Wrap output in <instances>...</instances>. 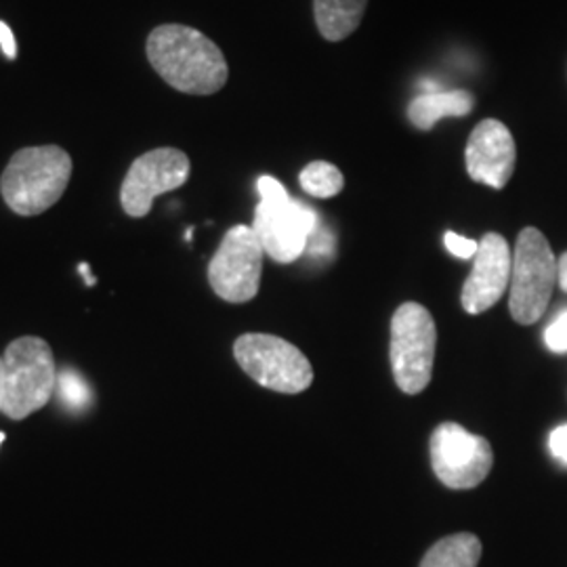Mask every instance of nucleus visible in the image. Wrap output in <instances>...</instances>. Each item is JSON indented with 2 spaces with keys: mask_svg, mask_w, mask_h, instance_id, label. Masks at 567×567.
Wrapping results in <instances>:
<instances>
[{
  "mask_svg": "<svg viewBox=\"0 0 567 567\" xmlns=\"http://www.w3.org/2000/svg\"><path fill=\"white\" fill-rule=\"evenodd\" d=\"M147 60L168 86L187 95H213L229 76L224 51L203 32L164 23L147 37Z\"/></svg>",
  "mask_w": 567,
  "mask_h": 567,
  "instance_id": "nucleus-1",
  "label": "nucleus"
},
{
  "mask_svg": "<svg viewBox=\"0 0 567 567\" xmlns=\"http://www.w3.org/2000/svg\"><path fill=\"white\" fill-rule=\"evenodd\" d=\"M72 177V158L60 145L23 147L0 177V194L21 217H37L60 203Z\"/></svg>",
  "mask_w": 567,
  "mask_h": 567,
  "instance_id": "nucleus-2",
  "label": "nucleus"
},
{
  "mask_svg": "<svg viewBox=\"0 0 567 567\" xmlns=\"http://www.w3.org/2000/svg\"><path fill=\"white\" fill-rule=\"evenodd\" d=\"M4 393L2 414L23 421L49 404L58 386V365L49 343L41 337H20L2 353Z\"/></svg>",
  "mask_w": 567,
  "mask_h": 567,
  "instance_id": "nucleus-3",
  "label": "nucleus"
},
{
  "mask_svg": "<svg viewBox=\"0 0 567 567\" xmlns=\"http://www.w3.org/2000/svg\"><path fill=\"white\" fill-rule=\"evenodd\" d=\"M557 284V259L547 238L536 229L526 227L513 252L511 297L508 307L517 324L538 322L547 311L553 288Z\"/></svg>",
  "mask_w": 567,
  "mask_h": 567,
  "instance_id": "nucleus-4",
  "label": "nucleus"
},
{
  "mask_svg": "<svg viewBox=\"0 0 567 567\" xmlns=\"http://www.w3.org/2000/svg\"><path fill=\"white\" fill-rule=\"evenodd\" d=\"M437 330L423 305L404 303L391 322V365L398 386L416 395L431 383Z\"/></svg>",
  "mask_w": 567,
  "mask_h": 567,
  "instance_id": "nucleus-5",
  "label": "nucleus"
},
{
  "mask_svg": "<svg viewBox=\"0 0 567 567\" xmlns=\"http://www.w3.org/2000/svg\"><path fill=\"white\" fill-rule=\"evenodd\" d=\"M234 355L252 381L278 393H301L313 381L303 351L280 337L243 334L234 343Z\"/></svg>",
  "mask_w": 567,
  "mask_h": 567,
  "instance_id": "nucleus-6",
  "label": "nucleus"
},
{
  "mask_svg": "<svg viewBox=\"0 0 567 567\" xmlns=\"http://www.w3.org/2000/svg\"><path fill=\"white\" fill-rule=\"evenodd\" d=\"M264 255V246L252 227H231L208 265V282L215 295L227 303L252 301L261 286Z\"/></svg>",
  "mask_w": 567,
  "mask_h": 567,
  "instance_id": "nucleus-7",
  "label": "nucleus"
},
{
  "mask_svg": "<svg viewBox=\"0 0 567 567\" xmlns=\"http://www.w3.org/2000/svg\"><path fill=\"white\" fill-rule=\"evenodd\" d=\"M431 465L444 486L468 489L486 480L494 454L484 437L456 423H444L431 435Z\"/></svg>",
  "mask_w": 567,
  "mask_h": 567,
  "instance_id": "nucleus-8",
  "label": "nucleus"
},
{
  "mask_svg": "<svg viewBox=\"0 0 567 567\" xmlns=\"http://www.w3.org/2000/svg\"><path fill=\"white\" fill-rule=\"evenodd\" d=\"M192 164L177 147H158L145 152L131 164L121 187L122 210L142 219L150 215L154 200L166 192L182 187L189 179Z\"/></svg>",
  "mask_w": 567,
  "mask_h": 567,
  "instance_id": "nucleus-9",
  "label": "nucleus"
},
{
  "mask_svg": "<svg viewBox=\"0 0 567 567\" xmlns=\"http://www.w3.org/2000/svg\"><path fill=\"white\" fill-rule=\"evenodd\" d=\"M318 225V215L311 206L288 196L278 203L261 200L255 210L252 231L267 257L276 264H292L307 250Z\"/></svg>",
  "mask_w": 567,
  "mask_h": 567,
  "instance_id": "nucleus-10",
  "label": "nucleus"
},
{
  "mask_svg": "<svg viewBox=\"0 0 567 567\" xmlns=\"http://www.w3.org/2000/svg\"><path fill=\"white\" fill-rule=\"evenodd\" d=\"M513 255L501 234H486L473 257V271L468 274L461 303L466 313H484L498 303L511 284Z\"/></svg>",
  "mask_w": 567,
  "mask_h": 567,
  "instance_id": "nucleus-11",
  "label": "nucleus"
},
{
  "mask_svg": "<svg viewBox=\"0 0 567 567\" xmlns=\"http://www.w3.org/2000/svg\"><path fill=\"white\" fill-rule=\"evenodd\" d=\"M466 173L473 182L503 189L513 177L517 147L501 121H482L471 133L465 152Z\"/></svg>",
  "mask_w": 567,
  "mask_h": 567,
  "instance_id": "nucleus-12",
  "label": "nucleus"
},
{
  "mask_svg": "<svg viewBox=\"0 0 567 567\" xmlns=\"http://www.w3.org/2000/svg\"><path fill=\"white\" fill-rule=\"evenodd\" d=\"M473 107L468 91H431L408 105V118L419 131H431L442 118H465Z\"/></svg>",
  "mask_w": 567,
  "mask_h": 567,
  "instance_id": "nucleus-13",
  "label": "nucleus"
},
{
  "mask_svg": "<svg viewBox=\"0 0 567 567\" xmlns=\"http://www.w3.org/2000/svg\"><path fill=\"white\" fill-rule=\"evenodd\" d=\"M368 0H313V18L326 41L351 37L364 20Z\"/></svg>",
  "mask_w": 567,
  "mask_h": 567,
  "instance_id": "nucleus-14",
  "label": "nucleus"
},
{
  "mask_svg": "<svg viewBox=\"0 0 567 567\" xmlns=\"http://www.w3.org/2000/svg\"><path fill=\"white\" fill-rule=\"evenodd\" d=\"M482 543L473 534H454L426 550L421 567H477Z\"/></svg>",
  "mask_w": 567,
  "mask_h": 567,
  "instance_id": "nucleus-15",
  "label": "nucleus"
},
{
  "mask_svg": "<svg viewBox=\"0 0 567 567\" xmlns=\"http://www.w3.org/2000/svg\"><path fill=\"white\" fill-rule=\"evenodd\" d=\"M301 187L305 189V194L313 196V198H334L343 192V173L334 166V164L318 163L307 164L303 171H301Z\"/></svg>",
  "mask_w": 567,
  "mask_h": 567,
  "instance_id": "nucleus-16",
  "label": "nucleus"
},
{
  "mask_svg": "<svg viewBox=\"0 0 567 567\" xmlns=\"http://www.w3.org/2000/svg\"><path fill=\"white\" fill-rule=\"evenodd\" d=\"M60 391L61 400L65 402L68 408H84L89 404V389L84 385L81 377L74 372V370H63L58 374V386Z\"/></svg>",
  "mask_w": 567,
  "mask_h": 567,
  "instance_id": "nucleus-17",
  "label": "nucleus"
},
{
  "mask_svg": "<svg viewBox=\"0 0 567 567\" xmlns=\"http://www.w3.org/2000/svg\"><path fill=\"white\" fill-rule=\"evenodd\" d=\"M545 343L550 351L555 353H566L567 351V311L559 313L555 322L548 326L545 332Z\"/></svg>",
  "mask_w": 567,
  "mask_h": 567,
  "instance_id": "nucleus-18",
  "label": "nucleus"
},
{
  "mask_svg": "<svg viewBox=\"0 0 567 567\" xmlns=\"http://www.w3.org/2000/svg\"><path fill=\"white\" fill-rule=\"evenodd\" d=\"M444 243H446L447 250L458 259H473L480 248V244L468 240L465 236H458L454 231H447Z\"/></svg>",
  "mask_w": 567,
  "mask_h": 567,
  "instance_id": "nucleus-19",
  "label": "nucleus"
},
{
  "mask_svg": "<svg viewBox=\"0 0 567 567\" xmlns=\"http://www.w3.org/2000/svg\"><path fill=\"white\" fill-rule=\"evenodd\" d=\"M257 189H259V196H261L264 203H278V200L288 198V192L284 189L282 183L274 179V177H269V175L259 177Z\"/></svg>",
  "mask_w": 567,
  "mask_h": 567,
  "instance_id": "nucleus-20",
  "label": "nucleus"
},
{
  "mask_svg": "<svg viewBox=\"0 0 567 567\" xmlns=\"http://www.w3.org/2000/svg\"><path fill=\"white\" fill-rule=\"evenodd\" d=\"M307 250H311L313 255H332L334 252V238H332V234L326 227L318 225V229L309 238Z\"/></svg>",
  "mask_w": 567,
  "mask_h": 567,
  "instance_id": "nucleus-21",
  "label": "nucleus"
},
{
  "mask_svg": "<svg viewBox=\"0 0 567 567\" xmlns=\"http://www.w3.org/2000/svg\"><path fill=\"white\" fill-rule=\"evenodd\" d=\"M0 47H2V53H4L9 60H16V58H18V42H16V37H13V32H11V28H9L4 21H0Z\"/></svg>",
  "mask_w": 567,
  "mask_h": 567,
  "instance_id": "nucleus-22",
  "label": "nucleus"
},
{
  "mask_svg": "<svg viewBox=\"0 0 567 567\" xmlns=\"http://www.w3.org/2000/svg\"><path fill=\"white\" fill-rule=\"evenodd\" d=\"M550 450H553V454L559 461L567 463V425L559 426V429L553 431V435H550Z\"/></svg>",
  "mask_w": 567,
  "mask_h": 567,
  "instance_id": "nucleus-23",
  "label": "nucleus"
},
{
  "mask_svg": "<svg viewBox=\"0 0 567 567\" xmlns=\"http://www.w3.org/2000/svg\"><path fill=\"white\" fill-rule=\"evenodd\" d=\"M557 280H559V286L567 292V252L561 255V259L557 261Z\"/></svg>",
  "mask_w": 567,
  "mask_h": 567,
  "instance_id": "nucleus-24",
  "label": "nucleus"
},
{
  "mask_svg": "<svg viewBox=\"0 0 567 567\" xmlns=\"http://www.w3.org/2000/svg\"><path fill=\"white\" fill-rule=\"evenodd\" d=\"M2 393H4V365H2V355H0V412H2Z\"/></svg>",
  "mask_w": 567,
  "mask_h": 567,
  "instance_id": "nucleus-25",
  "label": "nucleus"
},
{
  "mask_svg": "<svg viewBox=\"0 0 567 567\" xmlns=\"http://www.w3.org/2000/svg\"><path fill=\"white\" fill-rule=\"evenodd\" d=\"M81 274L84 276V278H86V284H89V286H93V284H95V278L89 274V265H81Z\"/></svg>",
  "mask_w": 567,
  "mask_h": 567,
  "instance_id": "nucleus-26",
  "label": "nucleus"
},
{
  "mask_svg": "<svg viewBox=\"0 0 567 567\" xmlns=\"http://www.w3.org/2000/svg\"><path fill=\"white\" fill-rule=\"evenodd\" d=\"M2 442H4V433L0 431V444H2Z\"/></svg>",
  "mask_w": 567,
  "mask_h": 567,
  "instance_id": "nucleus-27",
  "label": "nucleus"
}]
</instances>
